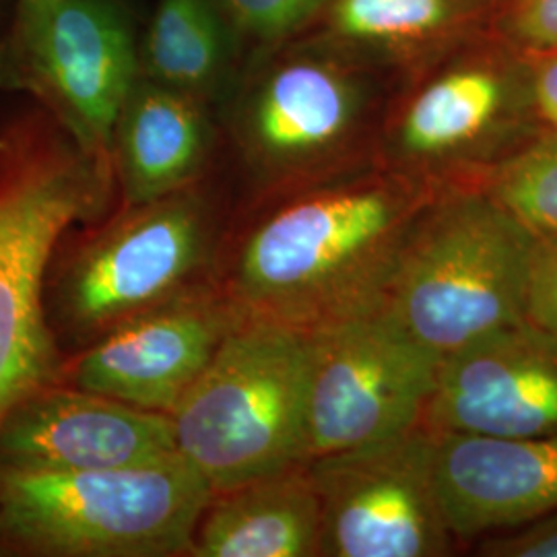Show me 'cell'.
<instances>
[{
  "instance_id": "cell-1",
  "label": "cell",
  "mask_w": 557,
  "mask_h": 557,
  "mask_svg": "<svg viewBox=\"0 0 557 557\" xmlns=\"http://www.w3.org/2000/svg\"><path fill=\"white\" fill-rule=\"evenodd\" d=\"M444 188L372 161L239 202L215 285L239 320L310 335L376 312L419 218Z\"/></svg>"
},
{
  "instance_id": "cell-2",
  "label": "cell",
  "mask_w": 557,
  "mask_h": 557,
  "mask_svg": "<svg viewBox=\"0 0 557 557\" xmlns=\"http://www.w3.org/2000/svg\"><path fill=\"white\" fill-rule=\"evenodd\" d=\"M372 66L322 38L262 60L232 85L218 122L242 182L234 207L380 161L393 94Z\"/></svg>"
},
{
  "instance_id": "cell-3",
  "label": "cell",
  "mask_w": 557,
  "mask_h": 557,
  "mask_svg": "<svg viewBox=\"0 0 557 557\" xmlns=\"http://www.w3.org/2000/svg\"><path fill=\"white\" fill-rule=\"evenodd\" d=\"M114 199V176L40 106L0 120V421L60 382L66 356L46 319V271L60 238Z\"/></svg>"
},
{
  "instance_id": "cell-4",
  "label": "cell",
  "mask_w": 557,
  "mask_h": 557,
  "mask_svg": "<svg viewBox=\"0 0 557 557\" xmlns=\"http://www.w3.org/2000/svg\"><path fill=\"white\" fill-rule=\"evenodd\" d=\"M234 200L211 176L110 209L60 238L44 278L46 319L71 356L133 317L215 283Z\"/></svg>"
},
{
  "instance_id": "cell-5",
  "label": "cell",
  "mask_w": 557,
  "mask_h": 557,
  "mask_svg": "<svg viewBox=\"0 0 557 557\" xmlns=\"http://www.w3.org/2000/svg\"><path fill=\"white\" fill-rule=\"evenodd\" d=\"M535 242L481 186H446L419 218L380 310L444 359L522 320Z\"/></svg>"
},
{
  "instance_id": "cell-6",
  "label": "cell",
  "mask_w": 557,
  "mask_h": 557,
  "mask_svg": "<svg viewBox=\"0 0 557 557\" xmlns=\"http://www.w3.org/2000/svg\"><path fill=\"white\" fill-rule=\"evenodd\" d=\"M211 496L180 455L79 473L0 471V556L188 557Z\"/></svg>"
},
{
  "instance_id": "cell-7",
  "label": "cell",
  "mask_w": 557,
  "mask_h": 557,
  "mask_svg": "<svg viewBox=\"0 0 557 557\" xmlns=\"http://www.w3.org/2000/svg\"><path fill=\"white\" fill-rule=\"evenodd\" d=\"M312 335L239 320L170 413L176 453L213 492L306 460Z\"/></svg>"
},
{
  "instance_id": "cell-8",
  "label": "cell",
  "mask_w": 557,
  "mask_h": 557,
  "mask_svg": "<svg viewBox=\"0 0 557 557\" xmlns=\"http://www.w3.org/2000/svg\"><path fill=\"white\" fill-rule=\"evenodd\" d=\"M547 126L517 54H460L391 96L379 160L440 186H481Z\"/></svg>"
},
{
  "instance_id": "cell-9",
  "label": "cell",
  "mask_w": 557,
  "mask_h": 557,
  "mask_svg": "<svg viewBox=\"0 0 557 557\" xmlns=\"http://www.w3.org/2000/svg\"><path fill=\"white\" fill-rule=\"evenodd\" d=\"M139 75L120 0H62L38 27L0 36V89L29 96L110 172L120 108Z\"/></svg>"
},
{
  "instance_id": "cell-10",
  "label": "cell",
  "mask_w": 557,
  "mask_h": 557,
  "mask_svg": "<svg viewBox=\"0 0 557 557\" xmlns=\"http://www.w3.org/2000/svg\"><path fill=\"white\" fill-rule=\"evenodd\" d=\"M320 499L319 557H446L455 537L436 485V438L418 425L308 462Z\"/></svg>"
},
{
  "instance_id": "cell-11",
  "label": "cell",
  "mask_w": 557,
  "mask_h": 557,
  "mask_svg": "<svg viewBox=\"0 0 557 557\" xmlns=\"http://www.w3.org/2000/svg\"><path fill=\"white\" fill-rule=\"evenodd\" d=\"M440 361L382 310L312 333L306 460L423 425Z\"/></svg>"
},
{
  "instance_id": "cell-12",
  "label": "cell",
  "mask_w": 557,
  "mask_h": 557,
  "mask_svg": "<svg viewBox=\"0 0 557 557\" xmlns=\"http://www.w3.org/2000/svg\"><path fill=\"white\" fill-rule=\"evenodd\" d=\"M238 322L218 285H205L66 356L60 382L170 416Z\"/></svg>"
},
{
  "instance_id": "cell-13",
  "label": "cell",
  "mask_w": 557,
  "mask_h": 557,
  "mask_svg": "<svg viewBox=\"0 0 557 557\" xmlns=\"http://www.w3.org/2000/svg\"><path fill=\"white\" fill-rule=\"evenodd\" d=\"M423 428L487 438L557 434L556 338L520 320L446 356Z\"/></svg>"
},
{
  "instance_id": "cell-14",
  "label": "cell",
  "mask_w": 557,
  "mask_h": 557,
  "mask_svg": "<svg viewBox=\"0 0 557 557\" xmlns=\"http://www.w3.org/2000/svg\"><path fill=\"white\" fill-rule=\"evenodd\" d=\"M178 455L172 419L64 382L46 384L0 421V471L79 473Z\"/></svg>"
},
{
  "instance_id": "cell-15",
  "label": "cell",
  "mask_w": 557,
  "mask_h": 557,
  "mask_svg": "<svg viewBox=\"0 0 557 557\" xmlns=\"http://www.w3.org/2000/svg\"><path fill=\"white\" fill-rule=\"evenodd\" d=\"M434 438L440 502L458 543L506 533L557 512V434Z\"/></svg>"
},
{
  "instance_id": "cell-16",
  "label": "cell",
  "mask_w": 557,
  "mask_h": 557,
  "mask_svg": "<svg viewBox=\"0 0 557 557\" xmlns=\"http://www.w3.org/2000/svg\"><path fill=\"white\" fill-rule=\"evenodd\" d=\"M218 108L139 75L120 108L112 172L122 205L160 199L211 176Z\"/></svg>"
},
{
  "instance_id": "cell-17",
  "label": "cell",
  "mask_w": 557,
  "mask_h": 557,
  "mask_svg": "<svg viewBox=\"0 0 557 557\" xmlns=\"http://www.w3.org/2000/svg\"><path fill=\"white\" fill-rule=\"evenodd\" d=\"M320 499L308 462L213 492L188 557H319Z\"/></svg>"
},
{
  "instance_id": "cell-18",
  "label": "cell",
  "mask_w": 557,
  "mask_h": 557,
  "mask_svg": "<svg viewBox=\"0 0 557 557\" xmlns=\"http://www.w3.org/2000/svg\"><path fill=\"white\" fill-rule=\"evenodd\" d=\"M232 32L218 0H160L139 46L140 75L220 108L234 85Z\"/></svg>"
},
{
  "instance_id": "cell-19",
  "label": "cell",
  "mask_w": 557,
  "mask_h": 557,
  "mask_svg": "<svg viewBox=\"0 0 557 557\" xmlns=\"http://www.w3.org/2000/svg\"><path fill=\"white\" fill-rule=\"evenodd\" d=\"M326 40L356 52L416 50L457 25L462 0H331Z\"/></svg>"
},
{
  "instance_id": "cell-20",
  "label": "cell",
  "mask_w": 557,
  "mask_h": 557,
  "mask_svg": "<svg viewBox=\"0 0 557 557\" xmlns=\"http://www.w3.org/2000/svg\"><path fill=\"white\" fill-rule=\"evenodd\" d=\"M537 236L557 234V131L545 128L481 184Z\"/></svg>"
},
{
  "instance_id": "cell-21",
  "label": "cell",
  "mask_w": 557,
  "mask_h": 557,
  "mask_svg": "<svg viewBox=\"0 0 557 557\" xmlns=\"http://www.w3.org/2000/svg\"><path fill=\"white\" fill-rule=\"evenodd\" d=\"M234 34L277 46L320 17L331 0H218Z\"/></svg>"
},
{
  "instance_id": "cell-22",
  "label": "cell",
  "mask_w": 557,
  "mask_h": 557,
  "mask_svg": "<svg viewBox=\"0 0 557 557\" xmlns=\"http://www.w3.org/2000/svg\"><path fill=\"white\" fill-rule=\"evenodd\" d=\"M522 320L557 341V234L537 236L527 278Z\"/></svg>"
},
{
  "instance_id": "cell-23",
  "label": "cell",
  "mask_w": 557,
  "mask_h": 557,
  "mask_svg": "<svg viewBox=\"0 0 557 557\" xmlns=\"http://www.w3.org/2000/svg\"><path fill=\"white\" fill-rule=\"evenodd\" d=\"M499 29L518 52L557 50V0H506Z\"/></svg>"
},
{
  "instance_id": "cell-24",
  "label": "cell",
  "mask_w": 557,
  "mask_h": 557,
  "mask_svg": "<svg viewBox=\"0 0 557 557\" xmlns=\"http://www.w3.org/2000/svg\"><path fill=\"white\" fill-rule=\"evenodd\" d=\"M479 556L557 557V512L506 533L481 539Z\"/></svg>"
},
{
  "instance_id": "cell-25",
  "label": "cell",
  "mask_w": 557,
  "mask_h": 557,
  "mask_svg": "<svg viewBox=\"0 0 557 557\" xmlns=\"http://www.w3.org/2000/svg\"><path fill=\"white\" fill-rule=\"evenodd\" d=\"M531 77V94L541 122L557 131V50L520 52Z\"/></svg>"
},
{
  "instance_id": "cell-26",
  "label": "cell",
  "mask_w": 557,
  "mask_h": 557,
  "mask_svg": "<svg viewBox=\"0 0 557 557\" xmlns=\"http://www.w3.org/2000/svg\"><path fill=\"white\" fill-rule=\"evenodd\" d=\"M59 2H62V0H17L15 2V17H13L11 27L7 29V34L20 36V34H25V32L38 27L41 21L46 20L57 9Z\"/></svg>"
}]
</instances>
